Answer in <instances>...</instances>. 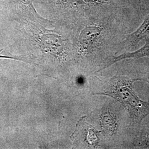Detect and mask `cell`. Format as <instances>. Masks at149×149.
Wrapping results in <instances>:
<instances>
[{"instance_id":"obj_2","label":"cell","mask_w":149,"mask_h":149,"mask_svg":"<svg viewBox=\"0 0 149 149\" xmlns=\"http://www.w3.org/2000/svg\"><path fill=\"white\" fill-rule=\"evenodd\" d=\"M144 80L117 75L111 79L106 90L95 95L108 96L120 103L136 125H140L149 115V102L142 100L133 89V84Z\"/></svg>"},{"instance_id":"obj_4","label":"cell","mask_w":149,"mask_h":149,"mask_svg":"<svg viewBox=\"0 0 149 149\" xmlns=\"http://www.w3.org/2000/svg\"><path fill=\"white\" fill-rule=\"evenodd\" d=\"M145 44L144 45L136 50L131 52H126L120 55H116L109 59L103 68L104 69L113 64L118 63L124 60L129 59H139L146 57H149V34L144 39ZM102 69V70H103Z\"/></svg>"},{"instance_id":"obj_6","label":"cell","mask_w":149,"mask_h":149,"mask_svg":"<svg viewBox=\"0 0 149 149\" xmlns=\"http://www.w3.org/2000/svg\"><path fill=\"white\" fill-rule=\"evenodd\" d=\"M100 122L104 131L108 135L113 136L118 130V119L113 113L107 111L103 113L100 118Z\"/></svg>"},{"instance_id":"obj_7","label":"cell","mask_w":149,"mask_h":149,"mask_svg":"<svg viewBox=\"0 0 149 149\" xmlns=\"http://www.w3.org/2000/svg\"><path fill=\"white\" fill-rule=\"evenodd\" d=\"M139 142V146H142L143 148L149 149V128L143 134Z\"/></svg>"},{"instance_id":"obj_8","label":"cell","mask_w":149,"mask_h":149,"mask_svg":"<svg viewBox=\"0 0 149 149\" xmlns=\"http://www.w3.org/2000/svg\"><path fill=\"white\" fill-rule=\"evenodd\" d=\"M149 0H137V1L138 2L139 4H140V3H145L147 1H148Z\"/></svg>"},{"instance_id":"obj_3","label":"cell","mask_w":149,"mask_h":149,"mask_svg":"<svg viewBox=\"0 0 149 149\" xmlns=\"http://www.w3.org/2000/svg\"><path fill=\"white\" fill-rule=\"evenodd\" d=\"M149 34V14L146 16L140 26L133 32L128 33L123 40V49L130 50L137 47L140 41Z\"/></svg>"},{"instance_id":"obj_5","label":"cell","mask_w":149,"mask_h":149,"mask_svg":"<svg viewBox=\"0 0 149 149\" xmlns=\"http://www.w3.org/2000/svg\"><path fill=\"white\" fill-rule=\"evenodd\" d=\"M18 9L20 10V13L24 15V18L32 19L34 21L44 22L48 21L40 16L34 7V0H13Z\"/></svg>"},{"instance_id":"obj_1","label":"cell","mask_w":149,"mask_h":149,"mask_svg":"<svg viewBox=\"0 0 149 149\" xmlns=\"http://www.w3.org/2000/svg\"><path fill=\"white\" fill-rule=\"evenodd\" d=\"M53 15L81 17L128 13L136 9L137 0H38Z\"/></svg>"}]
</instances>
